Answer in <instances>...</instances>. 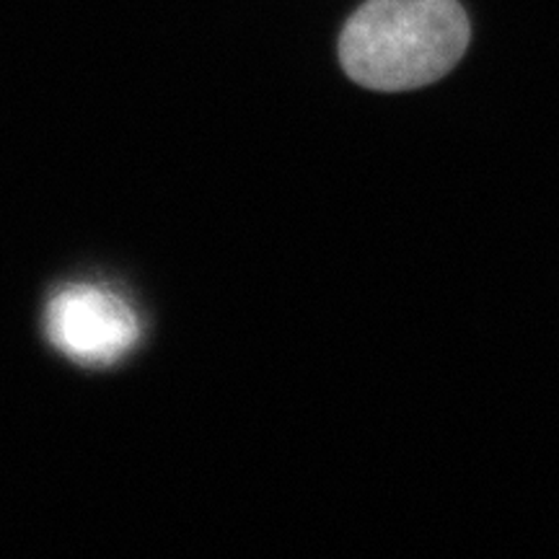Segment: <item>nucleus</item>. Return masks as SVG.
Returning <instances> with one entry per match:
<instances>
[{
  "label": "nucleus",
  "instance_id": "obj_2",
  "mask_svg": "<svg viewBox=\"0 0 559 559\" xmlns=\"http://www.w3.org/2000/svg\"><path fill=\"white\" fill-rule=\"evenodd\" d=\"M47 337L83 366H111L140 340V319L117 293L96 285H70L55 293L45 313Z\"/></svg>",
  "mask_w": 559,
  "mask_h": 559
},
{
  "label": "nucleus",
  "instance_id": "obj_1",
  "mask_svg": "<svg viewBox=\"0 0 559 559\" xmlns=\"http://www.w3.org/2000/svg\"><path fill=\"white\" fill-rule=\"evenodd\" d=\"M472 39L459 0H366L340 37L345 73L370 91H412L449 75Z\"/></svg>",
  "mask_w": 559,
  "mask_h": 559
}]
</instances>
